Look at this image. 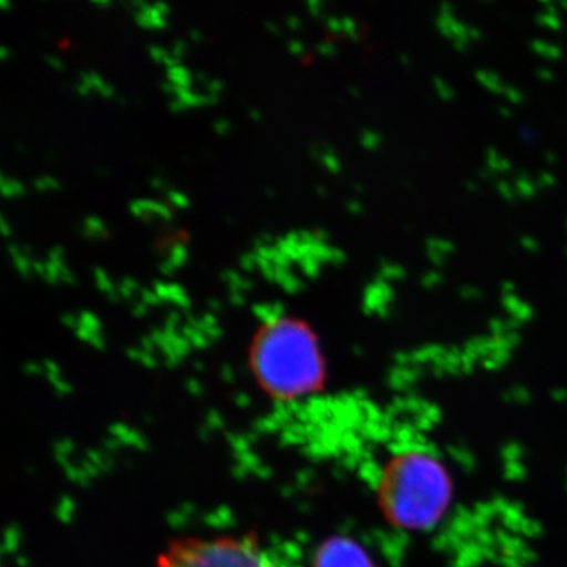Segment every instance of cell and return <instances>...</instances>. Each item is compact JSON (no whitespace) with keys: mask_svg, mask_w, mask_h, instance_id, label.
<instances>
[{"mask_svg":"<svg viewBox=\"0 0 567 567\" xmlns=\"http://www.w3.org/2000/svg\"><path fill=\"white\" fill-rule=\"evenodd\" d=\"M251 371L268 398L295 401L322 390L324 363L315 333L297 320L265 324L254 339Z\"/></svg>","mask_w":567,"mask_h":567,"instance_id":"1","label":"cell"},{"mask_svg":"<svg viewBox=\"0 0 567 567\" xmlns=\"http://www.w3.org/2000/svg\"><path fill=\"white\" fill-rule=\"evenodd\" d=\"M377 494L388 520L405 529H424L450 505L451 481L435 457L412 451L388 462Z\"/></svg>","mask_w":567,"mask_h":567,"instance_id":"2","label":"cell"},{"mask_svg":"<svg viewBox=\"0 0 567 567\" xmlns=\"http://www.w3.org/2000/svg\"><path fill=\"white\" fill-rule=\"evenodd\" d=\"M156 567H293L256 535L188 536L175 539L156 558Z\"/></svg>","mask_w":567,"mask_h":567,"instance_id":"3","label":"cell"},{"mask_svg":"<svg viewBox=\"0 0 567 567\" xmlns=\"http://www.w3.org/2000/svg\"><path fill=\"white\" fill-rule=\"evenodd\" d=\"M315 567H374L363 548L349 539L334 537L319 547Z\"/></svg>","mask_w":567,"mask_h":567,"instance_id":"4","label":"cell"},{"mask_svg":"<svg viewBox=\"0 0 567 567\" xmlns=\"http://www.w3.org/2000/svg\"><path fill=\"white\" fill-rule=\"evenodd\" d=\"M81 234L85 238L106 237V227H104L102 219L96 218V216H85L84 221H82Z\"/></svg>","mask_w":567,"mask_h":567,"instance_id":"5","label":"cell"},{"mask_svg":"<svg viewBox=\"0 0 567 567\" xmlns=\"http://www.w3.org/2000/svg\"><path fill=\"white\" fill-rule=\"evenodd\" d=\"M81 81L91 85L92 89L102 93L106 99H112V96H114V89H112L110 84H106V82L102 80V76H99L96 73H92V71H82Z\"/></svg>","mask_w":567,"mask_h":567,"instance_id":"6","label":"cell"},{"mask_svg":"<svg viewBox=\"0 0 567 567\" xmlns=\"http://www.w3.org/2000/svg\"><path fill=\"white\" fill-rule=\"evenodd\" d=\"M276 282L281 284L284 290L289 293H295L305 287L300 279L289 274V270H278V268H276Z\"/></svg>","mask_w":567,"mask_h":567,"instance_id":"7","label":"cell"},{"mask_svg":"<svg viewBox=\"0 0 567 567\" xmlns=\"http://www.w3.org/2000/svg\"><path fill=\"white\" fill-rule=\"evenodd\" d=\"M167 76H169V81L177 85V87L189 89L192 74H189V71L186 70L185 66L181 65V63L173 66V69L167 70Z\"/></svg>","mask_w":567,"mask_h":567,"instance_id":"8","label":"cell"},{"mask_svg":"<svg viewBox=\"0 0 567 567\" xmlns=\"http://www.w3.org/2000/svg\"><path fill=\"white\" fill-rule=\"evenodd\" d=\"M0 192L3 196H18L24 193V186L14 178H7L6 175H0Z\"/></svg>","mask_w":567,"mask_h":567,"instance_id":"9","label":"cell"},{"mask_svg":"<svg viewBox=\"0 0 567 567\" xmlns=\"http://www.w3.org/2000/svg\"><path fill=\"white\" fill-rule=\"evenodd\" d=\"M175 96H177L185 106H197V104H204V95L194 93L193 91H189V89L177 87Z\"/></svg>","mask_w":567,"mask_h":567,"instance_id":"10","label":"cell"},{"mask_svg":"<svg viewBox=\"0 0 567 567\" xmlns=\"http://www.w3.org/2000/svg\"><path fill=\"white\" fill-rule=\"evenodd\" d=\"M144 204L148 215H158L163 219H171V215H173L171 208L164 203H158V200L144 199Z\"/></svg>","mask_w":567,"mask_h":567,"instance_id":"11","label":"cell"},{"mask_svg":"<svg viewBox=\"0 0 567 567\" xmlns=\"http://www.w3.org/2000/svg\"><path fill=\"white\" fill-rule=\"evenodd\" d=\"M62 262H54V260H47L44 262V279L48 282H58L61 279Z\"/></svg>","mask_w":567,"mask_h":567,"instance_id":"12","label":"cell"},{"mask_svg":"<svg viewBox=\"0 0 567 567\" xmlns=\"http://www.w3.org/2000/svg\"><path fill=\"white\" fill-rule=\"evenodd\" d=\"M169 300L174 301L175 305L182 306V308H188L189 300L186 298L185 292L177 284H169Z\"/></svg>","mask_w":567,"mask_h":567,"instance_id":"13","label":"cell"},{"mask_svg":"<svg viewBox=\"0 0 567 567\" xmlns=\"http://www.w3.org/2000/svg\"><path fill=\"white\" fill-rule=\"evenodd\" d=\"M169 260L175 265V267H181V265L185 262L186 249L181 241H175V244L171 246Z\"/></svg>","mask_w":567,"mask_h":567,"instance_id":"14","label":"cell"},{"mask_svg":"<svg viewBox=\"0 0 567 567\" xmlns=\"http://www.w3.org/2000/svg\"><path fill=\"white\" fill-rule=\"evenodd\" d=\"M141 10L145 11V13L151 17L152 28L162 29L164 25H166V21H164V14L159 13V11L155 9V6H148V3H145Z\"/></svg>","mask_w":567,"mask_h":567,"instance_id":"15","label":"cell"},{"mask_svg":"<svg viewBox=\"0 0 567 567\" xmlns=\"http://www.w3.org/2000/svg\"><path fill=\"white\" fill-rule=\"evenodd\" d=\"M93 276H95L96 287H99L100 290H103L104 293H107L110 290L114 289L110 278H107L102 268L96 267L95 270H93Z\"/></svg>","mask_w":567,"mask_h":567,"instance_id":"16","label":"cell"},{"mask_svg":"<svg viewBox=\"0 0 567 567\" xmlns=\"http://www.w3.org/2000/svg\"><path fill=\"white\" fill-rule=\"evenodd\" d=\"M130 212L133 213L136 218L145 219V221H151L152 215H148L147 208H145L144 199H136L130 203Z\"/></svg>","mask_w":567,"mask_h":567,"instance_id":"17","label":"cell"},{"mask_svg":"<svg viewBox=\"0 0 567 567\" xmlns=\"http://www.w3.org/2000/svg\"><path fill=\"white\" fill-rule=\"evenodd\" d=\"M300 267L309 278H316L317 274H319V262H317L316 259H312V257H305V259H301Z\"/></svg>","mask_w":567,"mask_h":567,"instance_id":"18","label":"cell"},{"mask_svg":"<svg viewBox=\"0 0 567 567\" xmlns=\"http://www.w3.org/2000/svg\"><path fill=\"white\" fill-rule=\"evenodd\" d=\"M13 264L17 270L20 271L22 278H28L29 270L32 268V262H29V257L21 252L20 256L14 257Z\"/></svg>","mask_w":567,"mask_h":567,"instance_id":"19","label":"cell"},{"mask_svg":"<svg viewBox=\"0 0 567 567\" xmlns=\"http://www.w3.org/2000/svg\"><path fill=\"white\" fill-rule=\"evenodd\" d=\"M137 289V282L134 281L133 278H130V276H126V278H123L121 284H118L117 290L118 293L122 295V297H130V295L133 293V290Z\"/></svg>","mask_w":567,"mask_h":567,"instance_id":"20","label":"cell"},{"mask_svg":"<svg viewBox=\"0 0 567 567\" xmlns=\"http://www.w3.org/2000/svg\"><path fill=\"white\" fill-rule=\"evenodd\" d=\"M33 186L40 189V192H44V189H58L59 183L55 182L54 178L44 175V177L37 178V181L33 182Z\"/></svg>","mask_w":567,"mask_h":567,"instance_id":"21","label":"cell"},{"mask_svg":"<svg viewBox=\"0 0 567 567\" xmlns=\"http://www.w3.org/2000/svg\"><path fill=\"white\" fill-rule=\"evenodd\" d=\"M322 163L327 169L331 171V173H338V171L341 169V164H339L338 159H336V156L331 152L327 151L323 153Z\"/></svg>","mask_w":567,"mask_h":567,"instance_id":"22","label":"cell"},{"mask_svg":"<svg viewBox=\"0 0 567 567\" xmlns=\"http://www.w3.org/2000/svg\"><path fill=\"white\" fill-rule=\"evenodd\" d=\"M167 200H169L171 204L175 205V207H186L188 205V199H186L185 196H183L182 193L175 192V189H171V192H167Z\"/></svg>","mask_w":567,"mask_h":567,"instance_id":"23","label":"cell"},{"mask_svg":"<svg viewBox=\"0 0 567 567\" xmlns=\"http://www.w3.org/2000/svg\"><path fill=\"white\" fill-rule=\"evenodd\" d=\"M153 292L158 295L159 300H169V284L162 281L153 282Z\"/></svg>","mask_w":567,"mask_h":567,"instance_id":"24","label":"cell"},{"mask_svg":"<svg viewBox=\"0 0 567 567\" xmlns=\"http://www.w3.org/2000/svg\"><path fill=\"white\" fill-rule=\"evenodd\" d=\"M142 303L145 305H158V295L153 292L151 289H141Z\"/></svg>","mask_w":567,"mask_h":567,"instance_id":"25","label":"cell"},{"mask_svg":"<svg viewBox=\"0 0 567 567\" xmlns=\"http://www.w3.org/2000/svg\"><path fill=\"white\" fill-rule=\"evenodd\" d=\"M240 265L245 270H252L257 265L256 254L245 252L244 256L240 257Z\"/></svg>","mask_w":567,"mask_h":567,"instance_id":"26","label":"cell"},{"mask_svg":"<svg viewBox=\"0 0 567 567\" xmlns=\"http://www.w3.org/2000/svg\"><path fill=\"white\" fill-rule=\"evenodd\" d=\"M148 52H151V55L155 61L164 62V59L167 58V51H164L163 48L159 47H148Z\"/></svg>","mask_w":567,"mask_h":567,"instance_id":"27","label":"cell"},{"mask_svg":"<svg viewBox=\"0 0 567 567\" xmlns=\"http://www.w3.org/2000/svg\"><path fill=\"white\" fill-rule=\"evenodd\" d=\"M63 249L61 246H54L48 251V260H54V262H62Z\"/></svg>","mask_w":567,"mask_h":567,"instance_id":"28","label":"cell"},{"mask_svg":"<svg viewBox=\"0 0 567 567\" xmlns=\"http://www.w3.org/2000/svg\"><path fill=\"white\" fill-rule=\"evenodd\" d=\"M274 238L268 234H260L259 237L254 238V248H260V246H268Z\"/></svg>","mask_w":567,"mask_h":567,"instance_id":"29","label":"cell"},{"mask_svg":"<svg viewBox=\"0 0 567 567\" xmlns=\"http://www.w3.org/2000/svg\"><path fill=\"white\" fill-rule=\"evenodd\" d=\"M185 51V43L182 40L174 41L173 48H171V55L173 58L178 59Z\"/></svg>","mask_w":567,"mask_h":567,"instance_id":"30","label":"cell"},{"mask_svg":"<svg viewBox=\"0 0 567 567\" xmlns=\"http://www.w3.org/2000/svg\"><path fill=\"white\" fill-rule=\"evenodd\" d=\"M81 322L85 324L84 328H95L96 324V320H95V317H93L92 315H89V312H82L81 315Z\"/></svg>","mask_w":567,"mask_h":567,"instance_id":"31","label":"cell"},{"mask_svg":"<svg viewBox=\"0 0 567 567\" xmlns=\"http://www.w3.org/2000/svg\"><path fill=\"white\" fill-rule=\"evenodd\" d=\"M287 48H289V51L293 52V54H303L305 52L303 43H300V41L297 40L289 41Z\"/></svg>","mask_w":567,"mask_h":567,"instance_id":"32","label":"cell"},{"mask_svg":"<svg viewBox=\"0 0 567 567\" xmlns=\"http://www.w3.org/2000/svg\"><path fill=\"white\" fill-rule=\"evenodd\" d=\"M230 125L227 121H216L213 123V130H215L216 133L223 134L229 132Z\"/></svg>","mask_w":567,"mask_h":567,"instance_id":"33","label":"cell"},{"mask_svg":"<svg viewBox=\"0 0 567 567\" xmlns=\"http://www.w3.org/2000/svg\"><path fill=\"white\" fill-rule=\"evenodd\" d=\"M61 281L66 284H74L76 282V279H74V276L71 275V271L69 268L65 267V265H62L61 268Z\"/></svg>","mask_w":567,"mask_h":567,"instance_id":"34","label":"cell"},{"mask_svg":"<svg viewBox=\"0 0 567 567\" xmlns=\"http://www.w3.org/2000/svg\"><path fill=\"white\" fill-rule=\"evenodd\" d=\"M230 289V301H233L234 305H244V297H241V292L238 289H233V287H229Z\"/></svg>","mask_w":567,"mask_h":567,"instance_id":"35","label":"cell"},{"mask_svg":"<svg viewBox=\"0 0 567 567\" xmlns=\"http://www.w3.org/2000/svg\"><path fill=\"white\" fill-rule=\"evenodd\" d=\"M205 85H207L208 93H213V95H216L223 89V84L218 80H210Z\"/></svg>","mask_w":567,"mask_h":567,"instance_id":"36","label":"cell"},{"mask_svg":"<svg viewBox=\"0 0 567 567\" xmlns=\"http://www.w3.org/2000/svg\"><path fill=\"white\" fill-rule=\"evenodd\" d=\"M342 31L349 32L350 35H353L354 31H357L354 21L350 20V18H344V20H342Z\"/></svg>","mask_w":567,"mask_h":567,"instance_id":"37","label":"cell"},{"mask_svg":"<svg viewBox=\"0 0 567 567\" xmlns=\"http://www.w3.org/2000/svg\"><path fill=\"white\" fill-rule=\"evenodd\" d=\"M174 268H177V267H175V265L173 262H171L169 259H166V260H163V262H159V271H162V274H164V275H169L171 271L174 270Z\"/></svg>","mask_w":567,"mask_h":567,"instance_id":"38","label":"cell"},{"mask_svg":"<svg viewBox=\"0 0 567 567\" xmlns=\"http://www.w3.org/2000/svg\"><path fill=\"white\" fill-rule=\"evenodd\" d=\"M44 61H47L48 65L54 66V69H63V63L58 58H54V55H44Z\"/></svg>","mask_w":567,"mask_h":567,"instance_id":"39","label":"cell"},{"mask_svg":"<svg viewBox=\"0 0 567 567\" xmlns=\"http://www.w3.org/2000/svg\"><path fill=\"white\" fill-rule=\"evenodd\" d=\"M330 260L334 264H341L344 260V254L339 251V249L331 248Z\"/></svg>","mask_w":567,"mask_h":567,"instance_id":"40","label":"cell"},{"mask_svg":"<svg viewBox=\"0 0 567 567\" xmlns=\"http://www.w3.org/2000/svg\"><path fill=\"white\" fill-rule=\"evenodd\" d=\"M327 24L331 31H341L342 29V21L338 20V18H328Z\"/></svg>","mask_w":567,"mask_h":567,"instance_id":"41","label":"cell"},{"mask_svg":"<svg viewBox=\"0 0 567 567\" xmlns=\"http://www.w3.org/2000/svg\"><path fill=\"white\" fill-rule=\"evenodd\" d=\"M185 107V104L181 102V100L175 96V99L171 100L169 102V110L173 112H181Z\"/></svg>","mask_w":567,"mask_h":567,"instance_id":"42","label":"cell"},{"mask_svg":"<svg viewBox=\"0 0 567 567\" xmlns=\"http://www.w3.org/2000/svg\"><path fill=\"white\" fill-rule=\"evenodd\" d=\"M319 51L322 52V54H333L334 47L328 43V41H323V43L319 44Z\"/></svg>","mask_w":567,"mask_h":567,"instance_id":"43","label":"cell"},{"mask_svg":"<svg viewBox=\"0 0 567 567\" xmlns=\"http://www.w3.org/2000/svg\"><path fill=\"white\" fill-rule=\"evenodd\" d=\"M162 89H163V92L173 93V95H175V93H177V85L173 84V82H171V81L163 82Z\"/></svg>","mask_w":567,"mask_h":567,"instance_id":"44","label":"cell"},{"mask_svg":"<svg viewBox=\"0 0 567 567\" xmlns=\"http://www.w3.org/2000/svg\"><path fill=\"white\" fill-rule=\"evenodd\" d=\"M92 91L91 85L85 84V82H80V84L76 85V92L80 93V95H89V92Z\"/></svg>","mask_w":567,"mask_h":567,"instance_id":"45","label":"cell"},{"mask_svg":"<svg viewBox=\"0 0 567 567\" xmlns=\"http://www.w3.org/2000/svg\"><path fill=\"white\" fill-rule=\"evenodd\" d=\"M151 185L153 186V188H156V189L166 188V183H164L162 177H152Z\"/></svg>","mask_w":567,"mask_h":567,"instance_id":"46","label":"cell"},{"mask_svg":"<svg viewBox=\"0 0 567 567\" xmlns=\"http://www.w3.org/2000/svg\"><path fill=\"white\" fill-rule=\"evenodd\" d=\"M309 10H311L312 14H319L320 13V2L319 0H311V2L308 3Z\"/></svg>","mask_w":567,"mask_h":567,"instance_id":"47","label":"cell"},{"mask_svg":"<svg viewBox=\"0 0 567 567\" xmlns=\"http://www.w3.org/2000/svg\"><path fill=\"white\" fill-rule=\"evenodd\" d=\"M287 25H289L290 29H298L300 28L301 22L297 17H289L287 18Z\"/></svg>","mask_w":567,"mask_h":567,"instance_id":"48","label":"cell"},{"mask_svg":"<svg viewBox=\"0 0 567 567\" xmlns=\"http://www.w3.org/2000/svg\"><path fill=\"white\" fill-rule=\"evenodd\" d=\"M32 270L37 271V274H40L41 276L44 275V262H39V260H35V262H32Z\"/></svg>","mask_w":567,"mask_h":567,"instance_id":"49","label":"cell"},{"mask_svg":"<svg viewBox=\"0 0 567 567\" xmlns=\"http://www.w3.org/2000/svg\"><path fill=\"white\" fill-rule=\"evenodd\" d=\"M0 230H2V235H6V237L10 234L9 224L6 223L3 216H0Z\"/></svg>","mask_w":567,"mask_h":567,"instance_id":"50","label":"cell"},{"mask_svg":"<svg viewBox=\"0 0 567 567\" xmlns=\"http://www.w3.org/2000/svg\"><path fill=\"white\" fill-rule=\"evenodd\" d=\"M144 309H145V303H140V301H137V303H134V306H133V312L136 316L144 315Z\"/></svg>","mask_w":567,"mask_h":567,"instance_id":"51","label":"cell"},{"mask_svg":"<svg viewBox=\"0 0 567 567\" xmlns=\"http://www.w3.org/2000/svg\"><path fill=\"white\" fill-rule=\"evenodd\" d=\"M153 6H155V9L158 10L159 13H162V14H166L167 10H169V7H167L166 3H164V2H156V3H153Z\"/></svg>","mask_w":567,"mask_h":567,"instance_id":"52","label":"cell"},{"mask_svg":"<svg viewBox=\"0 0 567 567\" xmlns=\"http://www.w3.org/2000/svg\"><path fill=\"white\" fill-rule=\"evenodd\" d=\"M265 28L268 29V31L270 32H274V33H279V28L278 25L275 24V22H265Z\"/></svg>","mask_w":567,"mask_h":567,"instance_id":"53","label":"cell"},{"mask_svg":"<svg viewBox=\"0 0 567 567\" xmlns=\"http://www.w3.org/2000/svg\"><path fill=\"white\" fill-rule=\"evenodd\" d=\"M189 37H192V39L196 41L203 40V33L196 31V29H192V31H189Z\"/></svg>","mask_w":567,"mask_h":567,"instance_id":"54","label":"cell"},{"mask_svg":"<svg viewBox=\"0 0 567 567\" xmlns=\"http://www.w3.org/2000/svg\"><path fill=\"white\" fill-rule=\"evenodd\" d=\"M106 295H107V298H110L111 301H117L118 300V295H121V293H118L117 289H112Z\"/></svg>","mask_w":567,"mask_h":567,"instance_id":"55","label":"cell"},{"mask_svg":"<svg viewBox=\"0 0 567 567\" xmlns=\"http://www.w3.org/2000/svg\"><path fill=\"white\" fill-rule=\"evenodd\" d=\"M93 3L99 7L110 6V0H93Z\"/></svg>","mask_w":567,"mask_h":567,"instance_id":"56","label":"cell"},{"mask_svg":"<svg viewBox=\"0 0 567 567\" xmlns=\"http://www.w3.org/2000/svg\"><path fill=\"white\" fill-rule=\"evenodd\" d=\"M249 115H251V118H254V121H259V118H260L259 111H256V110L249 111Z\"/></svg>","mask_w":567,"mask_h":567,"instance_id":"57","label":"cell"},{"mask_svg":"<svg viewBox=\"0 0 567 567\" xmlns=\"http://www.w3.org/2000/svg\"><path fill=\"white\" fill-rule=\"evenodd\" d=\"M196 80L199 81V82H205V84H207V82H208L207 76H205L204 73H197L196 74Z\"/></svg>","mask_w":567,"mask_h":567,"instance_id":"58","label":"cell"},{"mask_svg":"<svg viewBox=\"0 0 567 567\" xmlns=\"http://www.w3.org/2000/svg\"><path fill=\"white\" fill-rule=\"evenodd\" d=\"M213 322H215V319H213V316H210V315L204 316V323L212 324Z\"/></svg>","mask_w":567,"mask_h":567,"instance_id":"59","label":"cell"},{"mask_svg":"<svg viewBox=\"0 0 567 567\" xmlns=\"http://www.w3.org/2000/svg\"><path fill=\"white\" fill-rule=\"evenodd\" d=\"M0 7H2L3 10L10 9V3L7 2V0H0Z\"/></svg>","mask_w":567,"mask_h":567,"instance_id":"60","label":"cell"},{"mask_svg":"<svg viewBox=\"0 0 567 567\" xmlns=\"http://www.w3.org/2000/svg\"><path fill=\"white\" fill-rule=\"evenodd\" d=\"M63 320H65V322L70 324L74 323V319L70 315L63 316Z\"/></svg>","mask_w":567,"mask_h":567,"instance_id":"61","label":"cell"},{"mask_svg":"<svg viewBox=\"0 0 567 567\" xmlns=\"http://www.w3.org/2000/svg\"><path fill=\"white\" fill-rule=\"evenodd\" d=\"M0 58H2V59L7 58V48L6 47L0 48Z\"/></svg>","mask_w":567,"mask_h":567,"instance_id":"62","label":"cell"},{"mask_svg":"<svg viewBox=\"0 0 567 567\" xmlns=\"http://www.w3.org/2000/svg\"><path fill=\"white\" fill-rule=\"evenodd\" d=\"M208 305H210V308H219V303L216 300L208 301Z\"/></svg>","mask_w":567,"mask_h":567,"instance_id":"63","label":"cell"}]
</instances>
